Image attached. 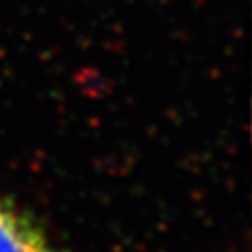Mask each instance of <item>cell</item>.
<instances>
[{
    "label": "cell",
    "instance_id": "obj_1",
    "mask_svg": "<svg viewBox=\"0 0 252 252\" xmlns=\"http://www.w3.org/2000/svg\"><path fill=\"white\" fill-rule=\"evenodd\" d=\"M0 252H60L34 219L0 196Z\"/></svg>",
    "mask_w": 252,
    "mask_h": 252
}]
</instances>
